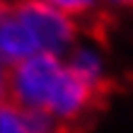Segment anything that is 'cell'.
<instances>
[{
	"label": "cell",
	"mask_w": 133,
	"mask_h": 133,
	"mask_svg": "<svg viewBox=\"0 0 133 133\" xmlns=\"http://www.w3.org/2000/svg\"><path fill=\"white\" fill-rule=\"evenodd\" d=\"M114 82L92 56L63 61L56 53H34L7 65L5 99L32 114L80 123L107 104Z\"/></svg>",
	"instance_id": "6da1fadb"
},
{
	"label": "cell",
	"mask_w": 133,
	"mask_h": 133,
	"mask_svg": "<svg viewBox=\"0 0 133 133\" xmlns=\"http://www.w3.org/2000/svg\"><path fill=\"white\" fill-rule=\"evenodd\" d=\"M34 53H44L15 0H0V65L19 63Z\"/></svg>",
	"instance_id": "7a4b0ae2"
},
{
	"label": "cell",
	"mask_w": 133,
	"mask_h": 133,
	"mask_svg": "<svg viewBox=\"0 0 133 133\" xmlns=\"http://www.w3.org/2000/svg\"><path fill=\"white\" fill-rule=\"evenodd\" d=\"M41 3L63 15L77 29V34H90L99 41L107 39L111 27V15L102 5V0H41Z\"/></svg>",
	"instance_id": "3957f363"
},
{
	"label": "cell",
	"mask_w": 133,
	"mask_h": 133,
	"mask_svg": "<svg viewBox=\"0 0 133 133\" xmlns=\"http://www.w3.org/2000/svg\"><path fill=\"white\" fill-rule=\"evenodd\" d=\"M0 133H34L27 111H22L5 97L0 99Z\"/></svg>",
	"instance_id": "277c9868"
},
{
	"label": "cell",
	"mask_w": 133,
	"mask_h": 133,
	"mask_svg": "<svg viewBox=\"0 0 133 133\" xmlns=\"http://www.w3.org/2000/svg\"><path fill=\"white\" fill-rule=\"evenodd\" d=\"M102 5L107 7H114V10H133V0H102Z\"/></svg>",
	"instance_id": "5b68a950"
},
{
	"label": "cell",
	"mask_w": 133,
	"mask_h": 133,
	"mask_svg": "<svg viewBox=\"0 0 133 133\" xmlns=\"http://www.w3.org/2000/svg\"><path fill=\"white\" fill-rule=\"evenodd\" d=\"M5 75H7V68L0 65V99L5 97Z\"/></svg>",
	"instance_id": "8992f818"
}]
</instances>
